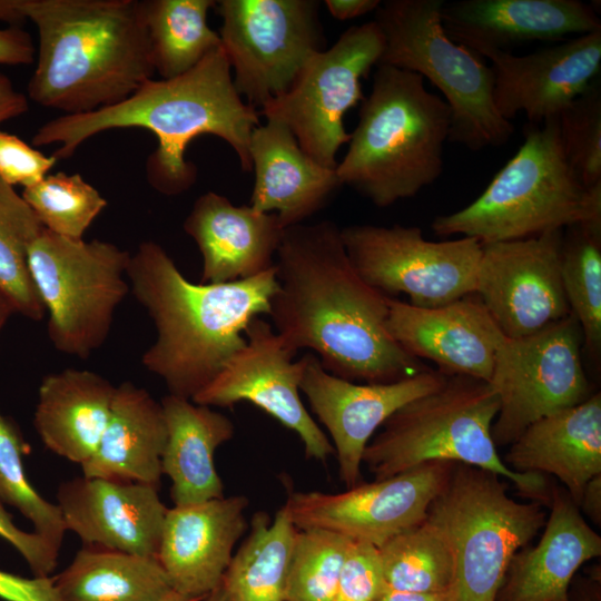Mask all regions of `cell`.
<instances>
[{
	"mask_svg": "<svg viewBox=\"0 0 601 601\" xmlns=\"http://www.w3.org/2000/svg\"><path fill=\"white\" fill-rule=\"evenodd\" d=\"M275 267L272 326L294 351L311 349L326 372L356 383H390L430 368L391 335L387 296L356 273L335 223L285 228Z\"/></svg>",
	"mask_w": 601,
	"mask_h": 601,
	"instance_id": "6da1fadb",
	"label": "cell"
},
{
	"mask_svg": "<svg viewBox=\"0 0 601 601\" xmlns=\"http://www.w3.org/2000/svg\"><path fill=\"white\" fill-rule=\"evenodd\" d=\"M259 114L235 89L231 68L223 46L209 52L189 71L169 79H149L122 101L48 120L32 137V146L59 144L53 156L69 158L90 137L111 129L142 128L151 131L158 147L148 157L146 176L158 193L175 196L196 181V166L186 149L200 135L225 140L240 167L252 171L249 144L259 126Z\"/></svg>",
	"mask_w": 601,
	"mask_h": 601,
	"instance_id": "7a4b0ae2",
	"label": "cell"
},
{
	"mask_svg": "<svg viewBox=\"0 0 601 601\" xmlns=\"http://www.w3.org/2000/svg\"><path fill=\"white\" fill-rule=\"evenodd\" d=\"M0 20L37 28L29 98L63 115L116 105L155 68L139 0H0Z\"/></svg>",
	"mask_w": 601,
	"mask_h": 601,
	"instance_id": "3957f363",
	"label": "cell"
},
{
	"mask_svg": "<svg viewBox=\"0 0 601 601\" xmlns=\"http://www.w3.org/2000/svg\"><path fill=\"white\" fill-rule=\"evenodd\" d=\"M127 278L157 334L141 364L164 381L169 394L187 400L246 344V327L268 315L278 287L275 266L230 283H193L152 240L140 243L131 254Z\"/></svg>",
	"mask_w": 601,
	"mask_h": 601,
	"instance_id": "277c9868",
	"label": "cell"
},
{
	"mask_svg": "<svg viewBox=\"0 0 601 601\" xmlns=\"http://www.w3.org/2000/svg\"><path fill=\"white\" fill-rule=\"evenodd\" d=\"M451 110L417 73L378 65L348 149L337 162L345 185L377 207L411 198L443 170Z\"/></svg>",
	"mask_w": 601,
	"mask_h": 601,
	"instance_id": "5b68a950",
	"label": "cell"
},
{
	"mask_svg": "<svg viewBox=\"0 0 601 601\" xmlns=\"http://www.w3.org/2000/svg\"><path fill=\"white\" fill-rule=\"evenodd\" d=\"M601 223V183L584 187L568 162L558 118L524 127V142L470 205L432 221L437 236L482 245Z\"/></svg>",
	"mask_w": 601,
	"mask_h": 601,
	"instance_id": "8992f818",
	"label": "cell"
},
{
	"mask_svg": "<svg viewBox=\"0 0 601 601\" xmlns=\"http://www.w3.org/2000/svg\"><path fill=\"white\" fill-rule=\"evenodd\" d=\"M499 397L489 382L447 376L436 391L392 414L366 445L362 464L382 480L428 462L462 463L511 481L530 501L549 506L551 489L544 474L520 473L499 456L491 430Z\"/></svg>",
	"mask_w": 601,
	"mask_h": 601,
	"instance_id": "52a82bcc",
	"label": "cell"
},
{
	"mask_svg": "<svg viewBox=\"0 0 601 601\" xmlns=\"http://www.w3.org/2000/svg\"><path fill=\"white\" fill-rule=\"evenodd\" d=\"M544 506L512 499L491 471L454 463L426 516L452 554L450 601H496L512 558L544 528Z\"/></svg>",
	"mask_w": 601,
	"mask_h": 601,
	"instance_id": "ba28073f",
	"label": "cell"
},
{
	"mask_svg": "<svg viewBox=\"0 0 601 601\" xmlns=\"http://www.w3.org/2000/svg\"><path fill=\"white\" fill-rule=\"evenodd\" d=\"M443 3L381 2L374 19L384 38L378 65L417 73L441 91L451 110L450 141L473 151L500 147L514 126L495 108L491 67L446 35L441 21Z\"/></svg>",
	"mask_w": 601,
	"mask_h": 601,
	"instance_id": "9c48e42d",
	"label": "cell"
},
{
	"mask_svg": "<svg viewBox=\"0 0 601 601\" xmlns=\"http://www.w3.org/2000/svg\"><path fill=\"white\" fill-rule=\"evenodd\" d=\"M130 256L110 242L71 239L46 228L33 240L28 266L57 351L87 358L104 345L130 290Z\"/></svg>",
	"mask_w": 601,
	"mask_h": 601,
	"instance_id": "30bf717a",
	"label": "cell"
},
{
	"mask_svg": "<svg viewBox=\"0 0 601 601\" xmlns=\"http://www.w3.org/2000/svg\"><path fill=\"white\" fill-rule=\"evenodd\" d=\"M316 0H219L221 46L233 82L247 104L262 108L284 95L307 60L325 49Z\"/></svg>",
	"mask_w": 601,
	"mask_h": 601,
	"instance_id": "8fae6325",
	"label": "cell"
},
{
	"mask_svg": "<svg viewBox=\"0 0 601 601\" xmlns=\"http://www.w3.org/2000/svg\"><path fill=\"white\" fill-rule=\"evenodd\" d=\"M384 38L373 21L346 29L328 49L314 53L292 87L258 111L284 122L299 147L318 165L336 169L348 142L344 116L364 99L361 79L378 65Z\"/></svg>",
	"mask_w": 601,
	"mask_h": 601,
	"instance_id": "7c38bea8",
	"label": "cell"
},
{
	"mask_svg": "<svg viewBox=\"0 0 601 601\" xmlns=\"http://www.w3.org/2000/svg\"><path fill=\"white\" fill-rule=\"evenodd\" d=\"M341 238L359 277L385 296L405 294L431 308L475 293L482 254L475 238L432 242L417 226L368 224L341 228Z\"/></svg>",
	"mask_w": 601,
	"mask_h": 601,
	"instance_id": "4fadbf2b",
	"label": "cell"
},
{
	"mask_svg": "<svg viewBox=\"0 0 601 601\" xmlns=\"http://www.w3.org/2000/svg\"><path fill=\"white\" fill-rule=\"evenodd\" d=\"M582 348V332L572 314L532 335L504 338L489 382L500 402L491 430L496 447L512 444L535 421L593 394Z\"/></svg>",
	"mask_w": 601,
	"mask_h": 601,
	"instance_id": "5bb4252c",
	"label": "cell"
},
{
	"mask_svg": "<svg viewBox=\"0 0 601 601\" xmlns=\"http://www.w3.org/2000/svg\"><path fill=\"white\" fill-rule=\"evenodd\" d=\"M453 466L428 462L341 493L294 492L284 505L298 530L329 531L378 549L426 519Z\"/></svg>",
	"mask_w": 601,
	"mask_h": 601,
	"instance_id": "9a60e30c",
	"label": "cell"
},
{
	"mask_svg": "<svg viewBox=\"0 0 601 601\" xmlns=\"http://www.w3.org/2000/svg\"><path fill=\"white\" fill-rule=\"evenodd\" d=\"M244 335L246 344L191 401L209 407L249 402L294 431L307 459L326 462L334 447L299 395L305 356L294 361L297 352L260 317L248 324Z\"/></svg>",
	"mask_w": 601,
	"mask_h": 601,
	"instance_id": "2e32d148",
	"label": "cell"
},
{
	"mask_svg": "<svg viewBox=\"0 0 601 601\" xmlns=\"http://www.w3.org/2000/svg\"><path fill=\"white\" fill-rule=\"evenodd\" d=\"M563 230L482 245L475 294L506 338L571 315L561 274Z\"/></svg>",
	"mask_w": 601,
	"mask_h": 601,
	"instance_id": "e0dca14e",
	"label": "cell"
},
{
	"mask_svg": "<svg viewBox=\"0 0 601 601\" xmlns=\"http://www.w3.org/2000/svg\"><path fill=\"white\" fill-rule=\"evenodd\" d=\"M305 356L299 391L327 430L347 489L358 484L364 450L385 421L408 402L439 390L447 376L428 368L390 383H356L326 372L313 353Z\"/></svg>",
	"mask_w": 601,
	"mask_h": 601,
	"instance_id": "ac0fdd59",
	"label": "cell"
},
{
	"mask_svg": "<svg viewBox=\"0 0 601 601\" xmlns=\"http://www.w3.org/2000/svg\"><path fill=\"white\" fill-rule=\"evenodd\" d=\"M496 110L511 121L524 112L531 124L558 118L601 71V30L577 36L525 56L489 51Z\"/></svg>",
	"mask_w": 601,
	"mask_h": 601,
	"instance_id": "d6986e66",
	"label": "cell"
},
{
	"mask_svg": "<svg viewBox=\"0 0 601 601\" xmlns=\"http://www.w3.org/2000/svg\"><path fill=\"white\" fill-rule=\"evenodd\" d=\"M386 302L387 328L407 353L432 361L446 376L490 382L505 336L475 293L431 308Z\"/></svg>",
	"mask_w": 601,
	"mask_h": 601,
	"instance_id": "ffe728a7",
	"label": "cell"
},
{
	"mask_svg": "<svg viewBox=\"0 0 601 601\" xmlns=\"http://www.w3.org/2000/svg\"><path fill=\"white\" fill-rule=\"evenodd\" d=\"M57 500L66 531L86 546L157 556L168 510L158 487L82 475L62 482Z\"/></svg>",
	"mask_w": 601,
	"mask_h": 601,
	"instance_id": "44dd1931",
	"label": "cell"
},
{
	"mask_svg": "<svg viewBox=\"0 0 601 601\" xmlns=\"http://www.w3.org/2000/svg\"><path fill=\"white\" fill-rule=\"evenodd\" d=\"M244 495L168 509L157 559L178 594L201 598L215 590L247 530Z\"/></svg>",
	"mask_w": 601,
	"mask_h": 601,
	"instance_id": "7402d4cb",
	"label": "cell"
},
{
	"mask_svg": "<svg viewBox=\"0 0 601 601\" xmlns=\"http://www.w3.org/2000/svg\"><path fill=\"white\" fill-rule=\"evenodd\" d=\"M446 35L475 55L529 41H556L601 30L592 4L580 0H461L441 9Z\"/></svg>",
	"mask_w": 601,
	"mask_h": 601,
	"instance_id": "603a6c76",
	"label": "cell"
},
{
	"mask_svg": "<svg viewBox=\"0 0 601 601\" xmlns=\"http://www.w3.org/2000/svg\"><path fill=\"white\" fill-rule=\"evenodd\" d=\"M201 258L200 283L255 277L275 266L284 226L274 213L235 206L215 191L200 195L183 224Z\"/></svg>",
	"mask_w": 601,
	"mask_h": 601,
	"instance_id": "cb8c5ba5",
	"label": "cell"
},
{
	"mask_svg": "<svg viewBox=\"0 0 601 601\" xmlns=\"http://www.w3.org/2000/svg\"><path fill=\"white\" fill-rule=\"evenodd\" d=\"M550 513L534 546L512 558L496 601H572L575 572L601 554V536L587 523L568 492L551 489Z\"/></svg>",
	"mask_w": 601,
	"mask_h": 601,
	"instance_id": "d4e9b609",
	"label": "cell"
},
{
	"mask_svg": "<svg viewBox=\"0 0 601 601\" xmlns=\"http://www.w3.org/2000/svg\"><path fill=\"white\" fill-rule=\"evenodd\" d=\"M254 187L249 206L274 213L284 228L303 224L342 186L335 169L318 165L280 120L269 118L250 137Z\"/></svg>",
	"mask_w": 601,
	"mask_h": 601,
	"instance_id": "484cf974",
	"label": "cell"
},
{
	"mask_svg": "<svg viewBox=\"0 0 601 601\" xmlns=\"http://www.w3.org/2000/svg\"><path fill=\"white\" fill-rule=\"evenodd\" d=\"M503 462L520 473L553 474L580 506L587 483L601 474L600 392L529 425Z\"/></svg>",
	"mask_w": 601,
	"mask_h": 601,
	"instance_id": "4316f807",
	"label": "cell"
},
{
	"mask_svg": "<svg viewBox=\"0 0 601 601\" xmlns=\"http://www.w3.org/2000/svg\"><path fill=\"white\" fill-rule=\"evenodd\" d=\"M167 425L160 402L131 382L116 386L108 423L82 475L159 489Z\"/></svg>",
	"mask_w": 601,
	"mask_h": 601,
	"instance_id": "83f0119b",
	"label": "cell"
},
{
	"mask_svg": "<svg viewBox=\"0 0 601 601\" xmlns=\"http://www.w3.org/2000/svg\"><path fill=\"white\" fill-rule=\"evenodd\" d=\"M115 391L106 377L89 370L65 368L45 376L33 418L45 446L82 465L106 428Z\"/></svg>",
	"mask_w": 601,
	"mask_h": 601,
	"instance_id": "f1b7e54d",
	"label": "cell"
},
{
	"mask_svg": "<svg viewBox=\"0 0 601 601\" xmlns=\"http://www.w3.org/2000/svg\"><path fill=\"white\" fill-rule=\"evenodd\" d=\"M160 404L167 425L161 471L171 481L174 505L225 496L214 456L234 436L231 420L209 406L171 394L164 396Z\"/></svg>",
	"mask_w": 601,
	"mask_h": 601,
	"instance_id": "f546056e",
	"label": "cell"
},
{
	"mask_svg": "<svg viewBox=\"0 0 601 601\" xmlns=\"http://www.w3.org/2000/svg\"><path fill=\"white\" fill-rule=\"evenodd\" d=\"M60 601H165L174 593L157 556L85 546L53 579Z\"/></svg>",
	"mask_w": 601,
	"mask_h": 601,
	"instance_id": "4dcf8cb0",
	"label": "cell"
},
{
	"mask_svg": "<svg viewBox=\"0 0 601 601\" xmlns=\"http://www.w3.org/2000/svg\"><path fill=\"white\" fill-rule=\"evenodd\" d=\"M298 529L283 505L274 519L253 515L246 540L220 581L226 601H284L289 560Z\"/></svg>",
	"mask_w": 601,
	"mask_h": 601,
	"instance_id": "1f68e13d",
	"label": "cell"
},
{
	"mask_svg": "<svg viewBox=\"0 0 601 601\" xmlns=\"http://www.w3.org/2000/svg\"><path fill=\"white\" fill-rule=\"evenodd\" d=\"M215 4L214 0H142L152 63L161 79L189 71L221 46L207 23Z\"/></svg>",
	"mask_w": 601,
	"mask_h": 601,
	"instance_id": "d6a6232c",
	"label": "cell"
},
{
	"mask_svg": "<svg viewBox=\"0 0 601 601\" xmlns=\"http://www.w3.org/2000/svg\"><path fill=\"white\" fill-rule=\"evenodd\" d=\"M378 550L385 591L449 593L454 565L441 531L427 519Z\"/></svg>",
	"mask_w": 601,
	"mask_h": 601,
	"instance_id": "836d02e7",
	"label": "cell"
},
{
	"mask_svg": "<svg viewBox=\"0 0 601 601\" xmlns=\"http://www.w3.org/2000/svg\"><path fill=\"white\" fill-rule=\"evenodd\" d=\"M562 284L571 314L594 364L601 357V224H575L563 230Z\"/></svg>",
	"mask_w": 601,
	"mask_h": 601,
	"instance_id": "e575fe53",
	"label": "cell"
},
{
	"mask_svg": "<svg viewBox=\"0 0 601 601\" xmlns=\"http://www.w3.org/2000/svg\"><path fill=\"white\" fill-rule=\"evenodd\" d=\"M43 228L22 196L0 179V290L31 321L46 315L28 266L29 248Z\"/></svg>",
	"mask_w": 601,
	"mask_h": 601,
	"instance_id": "d590c367",
	"label": "cell"
},
{
	"mask_svg": "<svg viewBox=\"0 0 601 601\" xmlns=\"http://www.w3.org/2000/svg\"><path fill=\"white\" fill-rule=\"evenodd\" d=\"M22 198L42 226L62 237L83 239L107 200L79 174L58 171L23 188Z\"/></svg>",
	"mask_w": 601,
	"mask_h": 601,
	"instance_id": "8d00e7d4",
	"label": "cell"
},
{
	"mask_svg": "<svg viewBox=\"0 0 601 601\" xmlns=\"http://www.w3.org/2000/svg\"><path fill=\"white\" fill-rule=\"evenodd\" d=\"M28 443L17 423L0 411V501L16 508L33 525L35 532L56 550L66 533L60 509L42 497L28 480L23 456Z\"/></svg>",
	"mask_w": 601,
	"mask_h": 601,
	"instance_id": "74e56055",
	"label": "cell"
},
{
	"mask_svg": "<svg viewBox=\"0 0 601 601\" xmlns=\"http://www.w3.org/2000/svg\"><path fill=\"white\" fill-rule=\"evenodd\" d=\"M352 542L329 531L298 530L289 560L284 601H333Z\"/></svg>",
	"mask_w": 601,
	"mask_h": 601,
	"instance_id": "f35d334b",
	"label": "cell"
},
{
	"mask_svg": "<svg viewBox=\"0 0 601 601\" xmlns=\"http://www.w3.org/2000/svg\"><path fill=\"white\" fill-rule=\"evenodd\" d=\"M565 158L584 187L601 183V82L597 78L558 117Z\"/></svg>",
	"mask_w": 601,
	"mask_h": 601,
	"instance_id": "ab89813d",
	"label": "cell"
},
{
	"mask_svg": "<svg viewBox=\"0 0 601 601\" xmlns=\"http://www.w3.org/2000/svg\"><path fill=\"white\" fill-rule=\"evenodd\" d=\"M384 592L377 548L364 542H352L333 601H375Z\"/></svg>",
	"mask_w": 601,
	"mask_h": 601,
	"instance_id": "60d3db41",
	"label": "cell"
},
{
	"mask_svg": "<svg viewBox=\"0 0 601 601\" xmlns=\"http://www.w3.org/2000/svg\"><path fill=\"white\" fill-rule=\"evenodd\" d=\"M58 159L46 156L18 136L0 130V179L9 186L29 187L40 181Z\"/></svg>",
	"mask_w": 601,
	"mask_h": 601,
	"instance_id": "b9f144b4",
	"label": "cell"
},
{
	"mask_svg": "<svg viewBox=\"0 0 601 601\" xmlns=\"http://www.w3.org/2000/svg\"><path fill=\"white\" fill-rule=\"evenodd\" d=\"M0 538L9 542L22 555L35 577H49L55 570L59 551L38 533L19 529L1 501Z\"/></svg>",
	"mask_w": 601,
	"mask_h": 601,
	"instance_id": "7bdbcfd3",
	"label": "cell"
},
{
	"mask_svg": "<svg viewBox=\"0 0 601 601\" xmlns=\"http://www.w3.org/2000/svg\"><path fill=\"white\" fill-rule=\"evenodd\" d=\"M0 599L4 601H60L50 577L23 578L0 570Z\"/></svg>",
	"mask_w": 601,
	"mask_h": 601,
	"instance_id": "ee69618b",
	"label": "cell"
},
{
	"mask_svg": "<svg viewBox=\"0 0 601 601\" xmlns=\"http://www.w3.org/2000/svg\"><path fill=\"white\" fill-rule=\"evenodd\" d=\"M37 53L31 36L20 27L0 29V65H30Z\"/></svg>",
	"mask_w": 601,
	"mask_h": 601,
	"instance_id": "f6af8a7d",
	"label": "cell"
},
{
	"mask_svg": "<svg viewBox=\"0 0 601 601\" xmlns=\"http://www.w3.org/2000/svg\"><path fill=\"white\" fill-rule=\"evenodd\" d=\"M28 108L27 96L17 90L12 81L0 72V124L23 115Z\"/></svg>",
	"mask_w": 601,
	"mask_h": 601,
	"instance_id": "bcb514c9",
	"label": "cell"
},
{
	"mask_svg": "<svg viewBox=\"0 0 601 601\" xmlns=\"http://www.w3.org/2000/svg\"><path fill=\"white\" fill-rule=\"evenodd\" d=\"M380 0H326L325 6L332 17L338 20H348L376 11Z\"/></svg>",
	"mask_w": 601,
	"mask_h": 601,
	"instance_id": "7dc6e473",
	"label": "cell"
},
{
	"mask_svg": "<svg viewBox=\"0 0 601 601\" xmlns=\"http://www.w3.org/2000/svg\"><path fill=\"white\" fill-rule=\"evenodd\" d=\"M598 525L601 523V474L593 476L585 485L580 506Z\"/></svg>",
	"mask_w": 601,
	"mask_h": 601,
	"instance_id": "c3c4849f",
	"label": "cell"
},
{
	"mask_svg": "<svg viewBox=\"0 0 601 601\" xmlns=\"http://www.w3.org/2000/svg\"><path fill=\"white\" fill-rule=\"evenodd\" d=\"M375 601H450L449 593H415L405 591H385Z\"/></svg>",
	"mask_w": 601,
	"mask_h": 601,
	"instance_id": "681fc988",
	"label": "cell"
},
{
	"mask_svg": "<svg viewBox=\"0 0 601 601\" xmlns=\"http://www.w3.org/2000/svg\"><path fill=\"white\" fill-rule=\"evenodd\" d=\"M16 313L14 306L9 297L0 290V334L12 314Z\"/></svg>",
	"mask_w": 601,
	"mask_h": 601,
	"instance_id": "f907efd6",
	"label": "cell"
},
{
	"mask_svg": "<svg viewBox=\"0 0 601 601\" xmlns=\"http://www.w3.org/2000/svg\"><path fill=\"white\" fill-rule=\"evenodd\" d=\"M580 601H600L599 585H589L580 593Z\"/></svg>",
	"mask_w": 601,
	"mask_h": 601,
	"instance_id": "816d5d0a",
	"label": "cell"
},
{
	"mask_svg": "<svg viewBox=\"0 0 601 601\" xmlns=\"http://www.w3.org/2000/svg\"><path fill=\"white\" fill-rule=\"evenodd\" d=\"M198 601H226L225 597L223 594V591L220 587L218 585L215 590L207 593L203 598H200Z\"/></svg>",
	"mask_w": 601,
	"mask_h": 601,
	"instance_id": "f5cc1de1",
	"label": "cell"
},
{
	"mask_svg": "<svg viewBox=\"0 0 601 601\" xmlns=\"http://www.w3.org/2000/svg\"><path fill=\"white\" fill-rule=\"evenodd\" d=\"M199 599L200 598H190V597H185V595H181V594H178V593H174L171 597H169L165 601H198Z\"/></svg>",
	"mask_w": 601,
	"mask_h": 601,
	"instance_id": "db71d44e",
	"label": "cell"
}]
</instances>
